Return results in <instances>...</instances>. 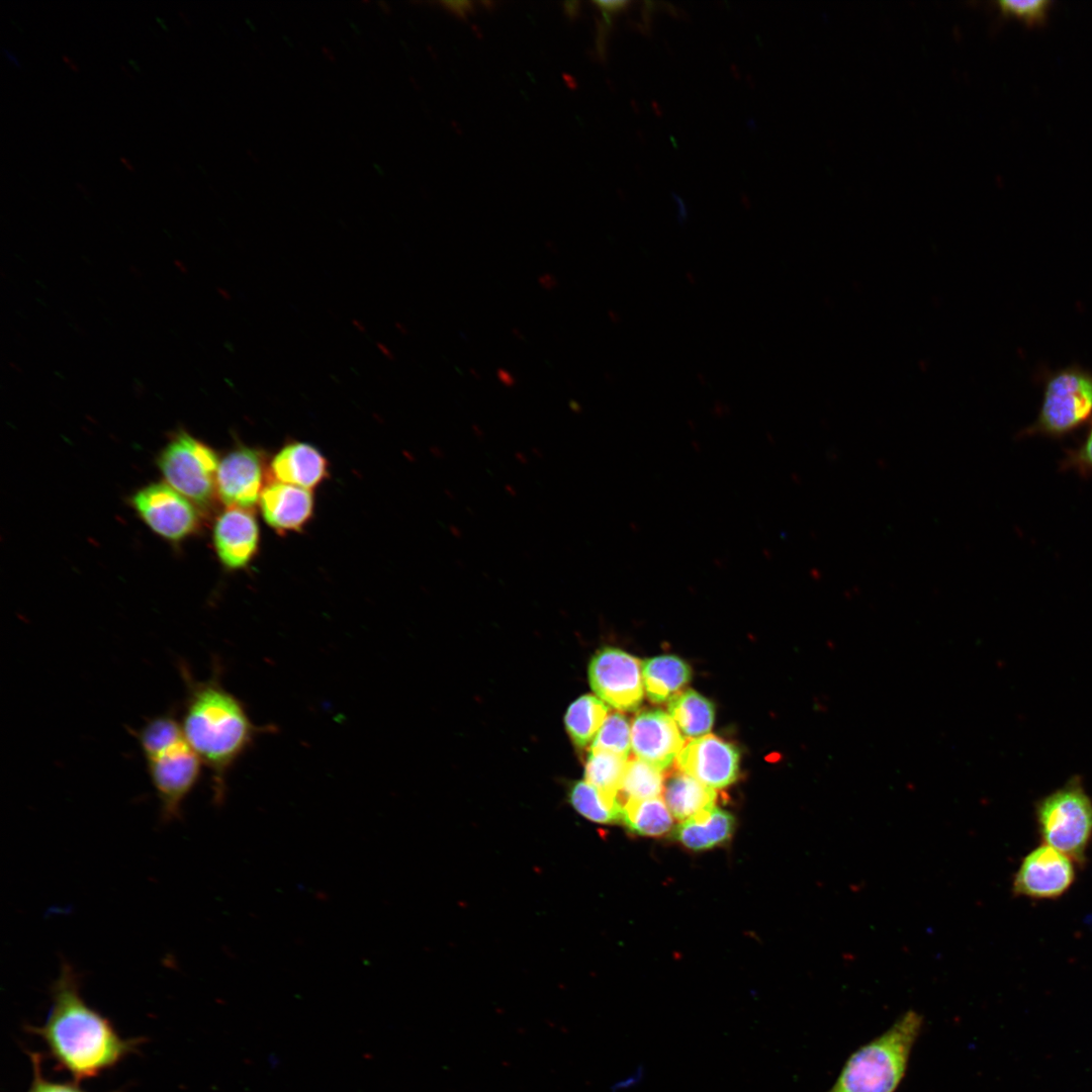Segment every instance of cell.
<instances>
[{
    "instance_id": "obj_18",
    "label": "cell",
    "mask_w": 1092,
    "mask_h": 1092,
    "mask_svg": "<svg viewBox=\"0 0 1092 1092\" xmlns=\"http://www.w3.org/2000/svg\"><path fill=\"white\" fill-rule=\"evenodd\" d=\"M644 690L650 701H669L692 678L690 665L675 655H660L642 662Z\"/></svg>"
},
{
    "instance_id": "obj_12",
    "label": "cell",
    "mask_w": 1092,
    "mask_h": 1092,
    "mask_svg": "<svg viewBox=\"0 0 1092 1092\" xmlns=\"http://www.w3.org/2000/svg\"><path fill=\"white\" fill-rule=\"evenodd\" d=\"M263 479L262 454L253 448L239 447L219 462L216 491L228 507L250 509L260 500Z\"/></svg>"
},
{
    "instance_id": "obj_19",
    "label": "cell",
    "mask_w": 1092,
    "mask_h": 1092,
    "mask_svg": "<svg viewBox=\"0 0 1092 1092\" xmlns=\"http://www.w3.org/2000/svg\"><path fill=\"white\" fill-rule=\"evenodd\" d=\"M663 795L671 815L680 821L713 808L717 798L714 789L679 770L667 778Z\"/></svg>"
},
{
    "instance_id": "obj_10",
    "label": "cell",
    "mask_w": 1092,
    "mask_h": 1092,
    "mask_svg": "<svg viewBox=\"0 0 1092 1092\" xmlns=\"http://www.w3.org/2000/svg\"><path fill=\"white\" fill-rule=\"evenodd\" d=\"M132 505L145 523L158 535L179 541L199 525L194 506L183 494L165 483H153L140 489Z\"/></svg>"
},
{
    "instance_id": "obj_15",
    "label": "cell",
    "mask_w": 1092,
    "mask_h": 1092,
    "mask_svg": "<svg viewBox=\"0 0 1092 1092\" xmlns=\"http://www.w3.org/2000/svg\"><path fill=\"white\" fill-rule=\"evenodd\" d=\"M259 502L265 522L278 533L300 531L313 513L309 489L279 481L263 488Z\"/></svg>"
},
{
    "instance_id": "obj_2",
    "label": "cell",
    "mask_w": 1092,
    "mask_h": 1092,
    "mask_svg": "<svg viewBox=\"0 0 1092 1092\" xmlns=\"http://www.w3.org/2000/svg\"><path fill=\"white\" fill-rule=\"evenodd\" d=\"M180 671L186 685L180 720L183 734L211 771L213 800L219 805L224 800L230 769L265 728L256 726L244 704L223 688L218 668L205 680L193 678L185 664Z\"/></svg>"
},
{
    "instance_id": "obj_27",
    "label": "cell",
    "mask_w": 1092,
    "mask_h": 1092,
    "mask_svg": "<svg viewBox=\"0 0 1092 1092\" xmlns=\"http://www.w3.org/2000/svg\"><path fill=\"white\" fill-rule=\"evenodd\" d=\"M630 748L631 727L628 719L623 714L614 712L607 716L589 750H606L629 757Z\"/></svg>"
},
{
    "instance_id": "obj_23",
    "label": "cell",
    "mask_w": 1092,
    "mask_h": 1092,
    "mask_svg": "<svg viewBox=\"0 0 1092 1092\" xmlns=\"http://www.w3.org/2000/svg\"><path fill=\"white\" fill-rule=\"evenodd\" d=\"M609 713V707L601 699L584 695L567 709L564 722L566 731L575 746L586 747L593 743Z\"/></svg>"
},
{
    "instance_id": "obj_7",
    "label": "cell",
    "mask_w": 1092,
    "mask_h": 1092,
    "mask_svg": "<svg viewBox=\"0 0 1092 1092\" xmlns=\"http://www.w3.org/2000/svg\"><path fill=\"white\" fill-rule=\"evenodd\" d=\"M146 761L162 821L180 819L183 803L199 780L201 759L184 738Z\"/></svg>"
},
{
    "instance_id": "obj_34",
    "label": "cell",
    "mask_w": 1092,
    "mask_h": 1092,
    "mask_svg": "<svg viewBox=\"0 0 1092 1092\" xmlns=\"http://www.w3.org/2000/svg\"><path fill=\"white\" fill-rule=\"evenodd\" d=\"M538 282L541 285V287L546 289V290H552V289L556 288L557 285H558L557 278L553 274H550V273H545V274L540 275L539 278H538Z\"/></svg>"
},
{
    "instance_id": "obj_37",
    "label": "cell",
    "mask_w": 1092,
    "mask_h": 1092,
    "mask_svg": "<svg viewBox=\"0 0 1092 1092\" xmlns=\"http://www.w3.org/2000/svg\"><path fill=\"white\" fill-rule=\"evenodd\" d=\"M62 57H63V60L66 61L72 69L77 70V67L75 66V64L72 61H70L67 56L63 55Z\"/></svg>"
},
{
    "instance_id": "obj_36",
    "label": "cell",
    "mask_w": 1092,
    "mask_h": 1092,
    "mask_svg": "<svg viewBox=\"0 0 1092 1092\" xmlns=\"http://www.w3.org/2000/svg\"><path fill=\"white\" fill-rule=\"evenodd\" d=\"M3 52L5 53V55H6V56H7V57H8V58H9V59L11 60V61H13V62H14V63H15L16 65H19V63H18L17 59H16V58H14V56H13V55H12V54H11V53H10L9 51H7L6 49H3Z\"/></svg>"
},
{
    "instance_id": "obj_4",
    "label": "cell",
    "mask_w": 1092,
    "mask_h": 1092,
    "mask_svg": "<svg viewBox=\"0 0 1092 1092\" xmlns=\"http://www.w3.org/2000/svg\"><path fill=\"white\" fill-rule=\"evenodd\" d=\"M1034 812L1042 842L1083 864L1092 841V799L1081 778L1037 800Z\"/></svg>"
},
{
    "instance_id": "obj_3",
    "label": "cell",
    "mask_w": 1092,
    "mask_h": 1092,
    "mask_svg": "<svg viewBox=\"0 0 1092 1092\" xmlns=\"http://www.w3.org/2000/svg\"><path fill=\"white\" fill-rule=\"evenodd\" d=\"M915 1010L904 1012L882 1034L856 1050L826 1092H895L923 1027Z\"/></svg>"
},
{
    "instance_id": "obj_22",
    "label": "cell",
    "mask_w": 1092,
    "mask_h": 1092,
    "mask_svg": "<svg viewBox=\"0 0 1092 1092\" xmlns=\"http://www.w3.org/2000/svg\"><path fill=\"white\" fill-rule=\"evenodd\" d=\"M568 800L576 812L595 823L613 824L622 820V803L618 796L586 781H578L571 786Z\"/></svg>"
},
{
    "instance_id": "obj_20",
    "label": "cell",
    "mask_w": 1092,
    "mask_h": 1092,
    "mask_svg": "<svg viewBox=\"0 0 1092 1092\" xmlns=\"http://www.w3.org/2000/svg\"><path fill=\"white\" fill-rule=\"evenodd\" d=\"M672 817L661 796L627 800L622 804L621 822L631 833L640 836L661 837L669 833L673 825Z\"/></svg>"
},
{
    "instance_id": "obj_39",
    "label": "cell",
    "mask_w": 1092,
    "mask_h": 1092,
    "mask_svg": "<svg viewBox=\"0 0 1092 1092\" xmlns=\"http://www.w3.org/2000/svg\"><path fill=\"white\" fill-rule=\"evenodd\" d=\"M120 160H121V161H122V163H123V164H124V165L126 166V168H127V169H129L130 171H132V170H133V168H132V166L130 165V163H128V161H126V160H125V159H124L123 157H121V158H120Z\"/></svg>"
},
{
    "instance_id": "obj_13",
    "label": "cell",
    "mask_w": 1092,
    "mask_h": 1092,
    "mask_svg": "<svg viewBox=\"0 0 1092 1092\" xmlns=\"http://www.w3.org/2000/svg\"><path fill=\"white\" fill-rule=\"evenodd\" d=\"M674 720L661 710L638 713L631 724V749L637 758L660 771L669 767L684 747Z\"/></svg>"
},
{
    "instance_id": "obj_17",
    "label": "cell",
    "mask_w": 1092,
    "mask_h": 1092,
    "mask_svg": "<svg viewBox=\"0 0 1092 1092\" xmlns=\"http://www.w3.org/2000/svg\"><path fill=\"white\" fill-rule=\"evenodd\" d=\"M734 828L732 814L714 806L681 821L672 831V838L691 850L700 851L727 842Z\"/></svg>"
},
{
    "instance_id": "obj_21",
    "label": "cell",
    "mask_w": 1092,
    "mask_h": 1092,
    "mask_svg": "<svg viewBox=\"0 0 1092 1092\" xmlns=\"http://www.w3.org/2000/svg\"><path fill=\"white\" fill-rule=\"evenodd\" d=\"M667 710L677 727L689 737L704 736L714 724L713 703L694 690H686L671 698Z\"/></svg>"
},
{
    "instance_id": "obj_24",
    "label": "cell",
    "mask_w": 1092,
    "mask_h": 1092,
    "mask_svg": "<svg viewBox=\"0 0 1092 1092\" xmlns=\"http://www.w3.org/2000/svg\"><path fill=\"white\" fill-rule=\"evenodd\" d=\"M136 738L147 760L185 737L181 721L172 712H167L146 721L136 732Z\"/></svg>"
},
{
    "instance_id": "obj_8",
    "label": "cell",
    "mask_w": 1092,
    "mask_h": 1092,
    "mask_svg": "<svg viewBox=\"0 0 1092 1092\" xmlns=\"http://www.w3.org/2000/svg\"><path fill=\"white\" fill-rule=\"evenodd\" d=\"M589 685L604 702L620 711H634L642 703V662L613 647L596 652L588 665Z\"/></svg>"
},
{
    "instance_id": "obj_16",
    "label": "cell",
    "mask_w": 1092,
    "mask_h": 1092,
    "mask_svg": "<svg viewBox=\"0 0 1092 1092\" xmlns=\"http://www.w3.org/2000/svg\"><path fill=\"white\" fill-rule=\"evenodd\" d=\"M271 473L277 481L311 488L328 476V462L313 446L295 442L283 447L273 458Z\"/></svg>"
},
{
    "instance_id": "obj_28",
    "label": "cell",
    "mask_w": 1092,
    "mask_h": 1092,
    "mask_svg": "<svg viewBox=\"0 0 1092 1092\" xmlns=\"http://www.w3.org/2000/svg\"><path fill=\"white\" fill-rule=\"evenodd\" d=\"M1060 469L1074 470L1084 478L1092 475V420L1083 440L1076 447L1065 450Z\"/></svg>"
},
{
    "instance_id": "obj_31",
    "label": "cell",
    "mask_w": 1092,
    "mask_h": 1092,
    "mask_svg": "<svg viewBox=\"0 0 1092 1092\" xmlns=\"http://www.w3.org/2000/svg\"><path fill=\"white\" fill-rule=\"evenodd\" d=\"M442 4L455 15L466 17L473 9L470 1H443Z\"/></svg>"
},
{
    "instance_id": "obj_25",
    "label": "cell",
    "mask_w": 1092,
    "mask_h": 1092,
    "mask_svg": "<svg viewBox=\"0 0 1092 1092\" xmlns=\"http://www.w3.org/2000/svg\"><path fill=\"white\" fill-rule=\"evenodd\" d=\"M662 774L656 767L639 759H628L618 798L622 800H640L659 797L663 792Z\"/></svg>"
},
{
    "instance_id": "obj_38",
    "label": "cell",
    "mask_w": 1092,
    "mask_h": 1092,
    "mask_svg": "<svg viewBox=\"0 0 1092 1092\" xmlns=\"http://www.w3.org/2000/svg\"><path fill=\"white\" fill-rule=\"evenodd\" d=\"M512 332H513V334H514V335H515V336H516L517 338H519V339H523V338H524V337H523V335H522V333H521V331H520L519 329H513V330H512Z\"/></svg>"
},
{
    "instance_id": "obj_30",
    "label": "cell",
    "mask_w": 1092,
    "mask_h": 1092,
    "mask_svg": "<svg viewBox=\"0 0 1092 1092\" xmlns=\"http://www.w3.org/2000/svg\"><path fill=\"white\" fill-rule=\"evenodd\" d=\"M33 1068V1078L26 1092H86L76 1082H58L43 1077L41 1074L40 1060L35 1054L30 1055Z\"/></svg>"
},
{
    "instance_id": "obj_33",
    "label": "cell",
    "mask_w": 1092,
    "mask_h": 1092,
    "mask_svg": "<svg viewBox=\"0 0 1092 1092\" xmlns=\"http://www.w3.org/2000/svg\"><path fill=\"white\" fill-rule=\"evenodd\" d=\"M497 380L505 386L512 387L516 384L515 376L507 369L499 367L496 369Z\"/></svg>"
},
{
    "instance_id": "obj_26",
    "label": "cell",
    "mask_w": 1092,
    "mask_h": 1092,
    "mask_svg": "<svg viewBox=\"0 0 1092 1092\" xmlns=\"http://www.w3.org/2000/svg\"><path fill=\"white\" fill-rule=\"evenodd\" d=\"M627 762L626 756L606 750H589L585 762L584 781L618 796Z\"/></svg>"
},
{
    "instance_id": "obj_6",
    "label": "cell",
    "mask_w": 1092,
    "mask_h": 1092,
    "mask_svg": "<svg viewBox=\"0 0 1092 1092\" xmlns=\"http://www.w3.org/2000/svg\"><path fill=\"white\" fill-rule=\"evenodd\" d=\"M158 465L168 484L189 500L200 507L212 502L219 462L210 447L181 432L163 449Z\"/></svg>"
},
{
    "instance_id": "obj_1",
    "label": "cell",
    "mask_w": 1092,
    "mask_h": 1092,
    "mask_svg": "<svg viewBox=\"0 0 1092 1092\" xmlns=\"http://www.w3.org/2000/svg\"><path fill=\"white\" fill-rule=\"evenodd\" d=\"M51 995L46 1022L31 1031L76 1083L98 1077L135 1051L138 1039L122 1038L108 1018L86 1003L80 976L67 961L61 964Z\"/></svg>"
},
{
    "instance_id": "obj_9",
    "label": "cell",
    "mask_w": 1092,
    "mask_h": 1092,
    "mask_svg": "<svg viewBox=\"0 0 1092 1092\" xmlns=\"http://www.w3.org/2000/svg\"><path fill=\"white\" fill-rule=\"evenodd\" d=\"M1075 864L1069 856L1042 843L1022 858L1012 879V893L1034 900L1060 898L1075 882Z\"/></svg>"
},
{
    "instance_id": "obj_11",
    "label": "cell",
    "mask_w": 1092,
    "mask_h": 1092,
    "mask_svg": "<svg viewBox=\"0 0 1092 1092\" xmlns=\"http://www.w3.org/2000/svg\"><path fill=\"white\" fill-rule=\"evenodd\" d=\"M676 766L712 789H723L736 781L740 753L733 744L705 735L690 740L676 756Z\"/></svg>"
},
{
    "instance_id": "obj_5",
    "label": "cell",
    "mask_w": 1092,
    "mask_h": 1092,
    "mask_svg": "<svg viewBox=\"0 0 1092 1092\" xmlns=\"http://www.w3.org/2000/svg\"><path fill=\"white\" fill-rule=\"evenodd\" d=\"M1092 420V373L1071 367L1046 381L1038 415L1019 437L1061 440Z\"/></svg>"
},
{
    "instance_id": "obj_40",
    "label": "cell",
    "mask_w": 1092,
    "mask_h": 1092,
    "mask_svg": "<svg viewBox=\"0 0 1092 1092\" xmlns=\"http://www.w3.org/2000/svg\"><path fill=\"white\" fill-rule=\"evenodd\" d=\"M471 374L474 375L475 378H478V379L480 378L478 373H476V371L474 369H471Z\"/></svg>"
},
{
    "instance_id": "obj_32",
    "label": "cell",
    "mask_w": 1092,
    "mask_h": 1092,
    "mask_svg": "<svg viewBox=\"0 0 1092 1092\" xmlns=\"http://www.w3.org/2000/svg\"><path fill=\"white\" fill-rule=\"evenodd\" d=\"M594 3L608 14L622 10L628 4L627 1H595Z\"/></svg>"
},
{
    "instance_id": "obj_14",
    "label": "cell",
    "mask_w": 1092,
    "mask_h": 1092,
    "mask_svg": "<svg viewBox=\"0 0 1092 1092\" xmlns=\"http://www.w3.org/2000/svg\"><path fill=\"white\" fill-rule=\"evenodd\" d=\"M259 527L249 509L230 508L216 520L213 542L221 563L230 569L247 566L259 546Z\"/></svg>"
},
{
    "instance_id": "obj_29",
    "label": "cell",
    "mask_w": 1092,
    "mask_h": 1092,
    "mask_svg": "<svg viewBox=\"0 0 1092 1092\" xmlns=\"http://www.w3.org/2000/svg\"><path fill=\"white\" fill-rule=\"evenodd\" d=\"M998 8L1003 14L1017 16L1028 24H1040L1048 15L1049 0H1000Z\"/></svg>"
},
{
    "instance_id": "obj_35",
    "label": "cell",
    "mask_w": 1092,
    "mask_h": 1092,
    "mask_svg": "<svg viewBox=\"0 0 1092 1092\" xmlns=\"http://www.w3.org/2000/svg\"><path fill=\"white\" fill-rule=\"evenodd\" d=\"M564 11L567 17L573 20L578 15L579 3L577 1L565 2Z\"/></svg>"
}]
</instances>
